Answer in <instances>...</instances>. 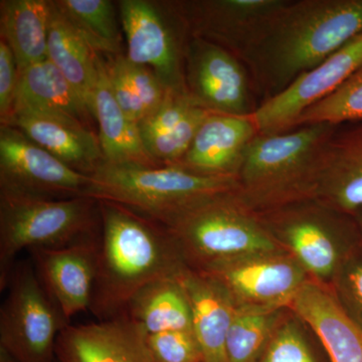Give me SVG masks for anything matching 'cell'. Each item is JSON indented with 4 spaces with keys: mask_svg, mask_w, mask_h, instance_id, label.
Segmentation results:
<instances>
[{
    "mask_svg": "<svg viewBox=\"0 0 362 362\" xmlns=\"http://www.w3.org/2000/svg\"><path fill=\"white\" fill-rule=\"evenodd\" d=\"M289 308L310 326L331 362H362V329L332 292L309 280Z\"/></svg>",
    "mask_w": 362,
    "mask_h": 362,
    "instance_id": "obj_20",
    "label": "cell"
},
{
    "mask_svg": "<svg viewBox=\"0 0 362 362\" xmlns=\"http://www.w3.org/2000/svg\"><path fill=\"white\" fill-rule=\"evenodd\" d=\"M185 85L202 108L214 113L252 116L258 108L247 66L232 52L199 37L185 49Z\"/></svg>",
    "mask_w": 362,
    "mask_h": 362,
    "instance_id": "obj_13",
    "label": "cell"
},
{
    "mask_svg": "<svg viewBox=\"0 0 362 362\" xmlns=\"http://www.w3.org/2000/svg\"><path fill=\"white\" fill-rule=\"evenodd\" d=\"M21 131L35 144L69 168L90 176L105 162L95 131L40 112L16 109L6 123Z\"/></svg>",
    "mask_w": 362,
    "mask_h": 362,
    "instance_id": "obj_19",
    "label": "cell"
},
{
    "mask_svg": "<svg viewBox=\"0 0 362 362\" xmlns=\"http://www.w3.org/2000/svg\"><path fill=\"white\" fill-rule=\"evenodd\" d=\"M59 11L84 37L90 49L103 57L124 54L123 35L110 0H54Z\"/></svg>",
    "mask_w": 362,
    "mask_h": 362,
    "instance_id": "obj_28",
    "label": "cell"
},
{
    "mask_svg": "<svg viewBox=\"0 0 362 362\" xmlns=\"http://www.w3.org/2000/svg\"><path fill=\"white\" fill-rule=\"evenodd\" d=\"M357 221V226H358L359 230H361L362 235V211H359L358 214H356V216Z\"/></svg>",
    "mask_w": 362,
    "mask_h": 362,
    "instance_id": "obj_36",
    "label": "cell"
},
{
    "mask_svg": "<svg viewBox=\"0 0 362 362\" xmlns=\"http://www.w3.org/2000/svg\"><path fill=\"white\" fill-rule=\"evenodd\" d=\"M181 275L154 281L131 299L126 313L148 334L192 330V311Z\"/></svg>",
    "mask_w": 362,
    "mask_h": 362,
    "instance_id": "obj_26",
    "label": "cell"
},
{
    "mask_svg": "<svg viewBox=\"0 0 362 362\" xmlns=\"http://www.w3.org/2000/svg\"><path fill=\"white\" fill-rule=\"evenodd\" d=\"M98 239L99 233L70 246L28 251L40 284L69 322L81 312L90 311Z\"/></svg>",
    "mask_w": 362,
    "mask_h": 362,
    "instance_id": "obj_15",
    "label": "cell"
},
{
    "mask_svg": "<svg viewBox=\"0 0 362 362\" xmlns=\"http://www.w3.org/2000/svg\"><path fill=\"white\" fill-rule=\"evenodd\" d=\"M18 84V69L8 45L0 39V121L6 123L13 110Z\"/></svg>",
    "mask_w": 362,
    "mask_h": 362,
    "instance_id": "obj_34",
    "label": "cell"
},
{
    "mask_svg": "<svg viewBox=\"0 0 362 362\" xmlns=\"http://www.w3.org/2000/svg\"><path fill=\"white\" fill-rule=\"evenodd\" d=\"M192 311V331L204 362H225L226 337L238 306L214 279L188 268L181 275Z\"/></svg>",
    "mask_w": 362,
    "mask_h": 362,
    "instance_id": "obj_21",
    "label": "cell"
},
{
    "mask_svg": "<svg viewBox=\"0 0 362 362\" xmlns=\"http://www.w3.org/2000/svg\"><path fill=\"white\" fill-rule=\"evenodd\" d=\"M197 272L228 291L238 307H289L309 281V274L286 250L218 262Z\"/></svg>",
    "mask_w": 362,
    "mask_h": 362,
    "instance_id": "obj_10",
    "label": "cell"
},
{
    "mask_svg": "<svg viewBox=\"0 0 362 362\" xmlns=\"http://www.w3.org/2000/svg\"><path fill=\"white\" fill-rule=\"evenodd\" d=\"M189 37L223 47L242 61L288 0L169 1Z\"/></svg>",
    "mask_w": 362,
    "mask_h": 362,
    "instance_id": "obj_12",
    "label": "cell"
},
{
    "mask_svg": "<svg viewBox=\"0 0 362 362\" xmlns=\"http://www.w3.org/2000/svg\"><path fill=\"white\" fill-rule=\"evenodd\" d=\"M256 214L279 244L321 282L334 280L352 255L356 232L346 220L349 216L314 199Z\"/></svg>",
    "mask_w": 362,
    "mask_h": 362,
    "instance_id": "obj_7",
    "label": "cell"
},
{
    "mask_svg": "<svg viewBox=\"0 0 362 362\" xmlns=\"http://www.w3.org/2000/svg\"><path fill=\"white\" fill-rule=\"evenodd\" d=\"M0 362H20L6 349L0 346Z\"/></svg>",
    "mask_w": 362,
    "mask_h": 362,
    "instance_id": "obj_35",
    "label": "cell"
},
{
    "mask_svg": "<svg viewBox=\"0 0 362 362\" xmlns=\"http://www.w3.org/2000/svg\"><path fill=\"white\" fill-rule=\"evenodd\" d=\"M282 310L238 307L226 340L225 362H259Z\"/></svg>",
    "mask_w": 362,
    "mask_h": 362,
    "instance_id": "obj_29",
    "label": "cell"
},
{
    "mask_svg": "<svg viewBox=\"0 0 362 362\" xmlns=\"http://www.w3.org/2000/svg\"><path fill=\"white\" fill-rule=\"evenodd\" d=\"M259 134L252 116L211 113L176 165L197 175L235 176L243 156Z\"/></svg>",
    "mask_w": 362,
    "mask_h": 362,
    "instance_id": "obj_18",
    "label": "cell"
},
{
    "mask_svg": "<svg viewBox=\"0 0 362 362\" xmlns=\"http://www.w3.org/2000/svg\"><path fill=\"white\" fill-rule=\"evenodd\" d=\"M259 362H316L294 320H281Z\"/></svg>",
    "mask_w": 362,
    "mask_h": 362,
    "instance_id": "obj_32",
    "label": "cell"
},
{
    "mask_svg": "<svg viewBox=\"0 0 362 362\" xmlns=\"http://www.w3.org/2000/svg\"><path fill=\"white\" fill-rule=\"evenodd\" d=\"M96 279L90 311L98 320L125 313L131 299L156 280L176 277L189 267L161 223L109 202H99Z\"/></svg>",
    "mask_w": 362,
    "mask_h": 362,
    "instance_id": "obj_2",
    "label": "cell"
},
{
    "mask_svg": "<svg viewBox=\"0 0 362 362\" xmlns=\"http://www.w3.org/2000/svg\"><path fill=\"white\" fill-rule=\"evenodd\" d=\"M335 128L311 124L274 134L259 133L235 175V199L254 214L313 199L324 147Z\"/></svg>",
    "mask_w": 362,
    "mask_h": 362,
    "instance_id": "obj_3",
    "label": "cell"
},
{
    "mask_svg": "<svg viewBox=\"0 0 362 362\" xmlns=\"http://www.w3.org/2000/svg\"><path fill=\"white\" fill-rule=\"evenodd\" d=\"M361 66L362 33L277 96L259 104L252 115L259 134L292 129L305 110L334 92Z\"/></svg>",
    "mask_w": 362,
    "mask_h": 362,
    "instance_id": "obj_14",
    "label": "cell"
},
{
    "mask_svg": "<svg viewBox=\"0 0 362 362\" xmlns=\"http://www.w3.org/2000/svg\"><path fill=\"white\" fill-rule=\"evenodd\" d=\"M125 56L152 69L170 90H187L185 49L189 35L170 2L118 1Z\"/></svg>",
    "mask_w": 362,
    "mask_h": 362,
    "instance_id": "obj_9",
    "label": "cell"
},
{
    "mask_svg": "<svg viewBox=\"0 0 362 362\" xmlns=\"http://www.w3.org/2000/svg\"><path fill=\"white\" fill-rule=\"evenodd\" d=\"M16 109L58 117L92 131L96 121L82 98L49 59L18 73L13 110Z\"/></svg>",
    "mask_w": 362,
    "mask_h": 362,
    "instance_id": "obj_22",
    "label": "cell"
},
{
    "mask_svg": "<svg viewBox=\"0 0 362 362\" xmlns=\"http://www.w3.org/2000/svg\"><path fill=\"white\" fill-rule=\"evenodd\" d=\"M333 283L342 308L362 329V259L354 254L349 257Z\"/></svg>",
    "mask_w": 362,
    "mask_h": 362,
    "instance_id": "obj_33",
    "label": "cell"
},
{
    "mask_svg": "<svg viewBox=\"0 0 362 362\" xmlns=\"http://www.w3.org/2000/svg\"><path fill=\"white\" fill-rule=\"evenodd\" d=\"M313 199L350 216L362 211V122L333 131L324 147Z\"/></svg>",
    "mask_w": 362,
    "mask_h": 362,
    "instance_id": "obj_17",
    "label": "cell"
},
{
    "mask_svg": "<svg viewBox=\"0 0 362 362\" xmlns=\"http://www.w3.org/2000/svg\"><path fill=\"white\" fill-rule=\"evenodd\" d=\"M233 192L204 199L162 225L175 238L192 270L226 259L285 250L258 216L235 199Z\"/></svg>",
    "mask_w": 362,
    "mask_h": 362,
    "instance_id": "obj_6",
    "label": "cell"
},
{
    "mask_svg": "<svg viewBox=\"0 0 362 362\" xmlns=\"http://www.w3.org/2000/svg\"><path fill=\"white\" fill-rule=\"evenodd\" d=\"M151 362H204L201 344L192 330H171L147 335Z\"/></svg>",
    "mask_w": 362,
    "mask_h": 362,
    "instance_id": "obj_31",
    "label": "cell"
},
{
    "mask_svg": "<svg viewBox=\"0 0 362 362\" xmlns=\"http://www.w3.org/2000/svg\"><path fill=\"white\" fill-rule=\"evenodd\" d=\"M98 57L54 1H51L47 59L82 98L92 115Z\"/></svg>",
    "mask_w": 362,
    "mask_h": 362,
    "instance_id": "obj_24",
    "label": "cell"
},
{
    "mask_svg": "<svg viewBox=\"0 0 362 362\" xmlns=\"http://www.w3.org/2000/svg\"><path fill=\"white\" fill-rule=\"evenodd\" d=\"M98 76L93 99V115L99 127V140L105 162L159 165L147 153L138 124L124 113L112 90L103 57H98Z\"/></svg>",
    "mask_w": 362,
    "mask_h": 362,
    "instance_id": "obj_23",
    "label": "cell"
},
{
    "mask_svg": "<svg viewBox=\"0 0 362 362\" xmlns=\"http://www.w3.org/2000/svg\"><path fill=\"white\" fill-rule=\"evenodd\" d=\"M103 58L117 102L131 121L142 122L158 108L168 88L152 69L132 63L125 54Z\"/></svg>",
    "mask_w": 362,
    "mask_h": 362,
    "instance_id": "obj_27",
    "label": "cell"
},
{
    "mask_svg": "<svg viewBox=\"0 0 362 362\" xmlns=\"http://www.w3.org/2000/svg\"><path fill=\"white\" fill-rule=\"evenodd\" d=\"M90 176L66 166L21 131L0 125V192L66 199L84 197Z\"/></svg>",
    "mask_w": 362,
    "mask_h": 362,
    "instance_id": "obj_11",
    "label": "cell"
},
{
    "mask_svg": "<svg viewBox=\"0 0 362 362\" xmlns=\"http://www.w3.org/2000/svg\"><path fill=\"white\" fill-rule=\"evenodd\" d=\"M147 331L127 313L81 325H69L56 344L58 362H151Z\"/></svg>",
    "mask_w": 362,
    "mask_h": 362,
    "instance_id": "obj_16",
    "label": "cell"
},
{
    "mask_svg": "<svg viewBox=\"0 0 362 362\" xmlns=\"http://www.w3.org/2000/svg\"><path fill=\"white\" fill-rule=\"evenodd\" d=\"M237 189L235 176L197 175L173 165L104 162L90 175L84 197L113 202L164 225L204 199Z\"/></svg>",
    "mask_w": 362,
    "mask_h": 362,
    "instance_id": "obj_4",
    "label": "cell"
},
{
    "mask_svg": "<svg viewBox=\"0 0 362 362\" xmlns=\"http://www.w3.org/2000/svg\"><path fill=\"white\" fill-rule=\"evenodd\" d=\"M361 33L362 0H288L242 62L263 103Z\"/></svg>",
    "mask_w": 362,
    "mask_h": 362,
    "instance_id": "obj_1",
    "label": "cell"
},
{
    "mask_svg": "<svg viewBox=\"0 0 362 362\" xmlns=\"http://www.w3.org/2000/svg\"><path fill=\"white\" fill-rule=\"evenodd\" d=\"M0 309V346L20 362H58L56 344L70 322L45 291L32 261L16 263Z\"/></svg>",
    "mask_w": 362,
    "mask_h": 362,
    "instance_id": "obj_8",
    "label": "cell"
},
{
    "mask_svg": "<svg viewBox=\"0 0 362 362\" xmlns=\"http://www.w3.org/2000/svg\"><path fill=\"white\" fill-rule=\"evenodd\" d=\"M99 232L96 199H40L0 192V290L6 291L21 252L70 246Z\"/></svg>",
    "mask_w": 362,
    "mask_h": 362,
    "instance_id": "obj_5",
    "label": "cell"
},
{
    "mask_svg": "<svg viewBox=\"0 0 362 362\" xmlns=\"http://www.w3.org/2000/svg\"><path fill=\"white\" fill-rule=\"evenodd\" d=\"M358 122H362V66L334 92L305 110L293 128L311 124L340 126Z\"/></svg>",
    "mask_w": 362,
    "mask_h": 362,
    "instance_id": "obj_30",
    "label": "cell"
},
{
    "mask_svg": "<svg viewBox=\"0 0 362 362\" xmlns=\"http://www.w3.org/2000/svg\"><path fill=\"white\" fill-rule=\"evenodd\" d=\"M49 0H2L0 33L16 58L18 73L47 59Z\"/></svg>",
    "mask_w": 362,
    "mask_h": 362,
    "instance_id": "obj_25",
    "label": "cell"
}]
</instances>
